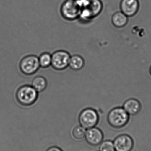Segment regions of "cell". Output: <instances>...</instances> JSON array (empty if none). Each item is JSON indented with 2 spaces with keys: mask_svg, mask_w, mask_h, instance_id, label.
<instances>
[{
  "mask_svg": "<svg viewBox=\"0 0 151 151\" xmlns=\"http://www.w3.org/2000/svg\"><path fill=\"white\" fill-rule=\"evenodd\" d=\"M84 64L83 58L79 55H74L70 58L69 66L72 70L78 71L83 68Z\"/></svg>",
  "mask_w": 151,
  "mask_h": 151,
  "instance_id": "obj_13",
  "label": "cell"
},
{
  "mask_svg": "<svg viewBox=\"0 0 151 151\" xmlns=\"http://www.w3.org/2000/svg\"><path fill=\"white\" fill-rule=\"evenodd\" d=\"M104 135L101 129L94 127L86 131L85 138L87 142L92 146H97L103 142Z\"/></svg>",
  "mask_w": 151,
  "mask_h": 151,
  "instance_id": "obj_9",
  "label": "cell"
},
{
  "mask_svg": "<svg viewBox=\"0 0 151 151\" xmlns=\"http://www.w3.org/2000/svg\"><path fill=\"white\" fill-rule=\"evenodd\" d=\"M129 119V114L123 107H116L110 111L107 116V121L110 126L114 128L125 127Z\"/></svg>",
  "mask_w": 151,
  "mask_h": 151,
  "instance_id": "obj_1",
  "label": "cell"
},
{
  "mask_svg": "<svg viewBox=\"0 0 151 151\" xmlns=\"http://www.w3.org/2000/svg\"><path fill=\"white\" fill-rule=\"evenodd\" d=\"M40 67L39 58L34 55L25 57L20 63V70L25 75L35 74L39 70Z\"/></svg>",
  "mask_w": 151,
  "mask_h": 151,
  "instance_id": "obj_6",
  "label": "cell"
},
{
  "mask_svg": "<svg viewBox=\"0 0 151 151\" xmlns=\"http://www.w3.org/2000/svg\"><path fill=\"white\" fill-rule=\"evenodd\" d=\"M128 17L122 12H116L113 16L112 21L113 24L117 27H122L127 24Z\"/></svg>",
  "mask_w": 151,
  "mask_h": 151,
  "instance_id": "obj_12",
  "label": "cell"
},
{
  "mask_svg": "<svg viewBox=\"0 0 151 151\" xmlns=\"http://www.w3.org/2000/svg\"><path fill=\"white\" fill-rule=\"evenodd\" d=\"M150 73L151 74V67L150 69Z\"/></svg>",
  "mask_w": 151,
  "mask_h": 151,
  "instance_id": "obj_19",
  "label": "cell"
},
{
  "mask_svg": "<svg viewBox=\"0 0 151 151\" xmlns=\"http://www.w3.org/2000/svg\"><path fill=\"white\" fill-rule=\"evenodd\" d=\"M113 142L115 151H131L134 148V141L128 135L118 136Z\"/></svg>",
  "mask_w": 151,
  "mask_h": 151,
  "instance_id": "obj_8",
  "label": "cell"
},
{
  "mask_svg": "<svg viewBox=\"0 0 151 151\" xmlns=\"http://www.w3.org/2000/svg\"><path fill=\"white\" fill-rule=\"evenodd\" d=\"M39 61L40 67L48 68L51 65V55L47 52L43 53L39 57Z\"/></svg>",
  "mask_w": 151,
  "mask_h": 151,
  "instance_id": "obj_15",
  "label": "cell"
},
{
  "mask_svg": "<svg viewBox=\"0 0 151 151\" xmlns=\"http://www.w3.org/2000/svg\"><path fill=\"white\" fill-rule=\"evenodd\" d=\"M121 12L128 17H132L136 14L139 8L138 0H122L121 2Z\"/></svg>",
  "mask_w": 151,
  "mask_h": 151,
  "instance_id": "obj_10",
  "label": "cell"
},
{
  "mask_svg": "<svg viewBox=\"0 0 151 151\" xmlns=\"http://www.w3.org/2000/svg\"><path fill=\"white\" fill-rule=\"evenodd\" d=\"M99 151H115L113 142L109 140L102 142L100 144Z\"/></svg>",
  "mask_w": 151,
  "mask_h": 151,
  "instance_id": "obj_17",
  "label": "cell"
},
{
  "mask_svg": "<svg viewBox=\"0 0 151 151\" xmlns=\"http://www.w3.org/2000/svg\"><path fill=\"white\" fill-rule=\"evenodd\" d=\"M123 108L129 115H135L141 111V104L137 99H130L125 102Z\"/></svg>",
  "mask_w": 151,
  "mask_h": 151,
  "instance_id": "obj_11",
  "label": "cell"
},
{
  "mask_svg": "<svg viewBox=\"0 0 151 151\" xmlns=\"http://www.w3.org/2000/svg\"><path fill=\"white\" fill-rule=\"evenodd\" d=\"M38 92L32 85H24L18 89L16 94L20 104L24 106L33 104L37 100Z\"/></svg>",
  "mask_w": 151,
  "mask_h": 151,
  "instance_id": "obj_3",
  "label": "cell"
},
{
  "mask_svg": "<svg viewBox=\"0 0 151 151\" xmlns=\"http://www.w3.org/2000/svg\"><path fill=\"white\" fill-rule=\"evenodd\" d=\"M46 151H63L62 149L57 146H54L50 147Z\"/></svg>",
  "mask_w": 151,
  "mask_h": 151,
  "instance_id": "obj_18",
  "label": "cell"
},
{
  "mask_svg": "<svg viewBox=\"0 0 151 151\" xmlns=\"http://www.w3.org/2000/svg\"><path fill=\"white\" fill-rule=\"evenodd\" d=\"M70 54L64 50H58L51 55L52 67L57 70H62L69 66Z\"/></svg>",
  "mask_w": 151,
  "mask_h": 151,
  "instance_id": "obj_7",
  "label": "cell"
},
{
  "mask_svg": "<svg viewBox=\"0 0 151 151\" xmlns=\"http://www.w3.org/2000/svg\"><path fill=\"white\" fill-rule=\"evenodd\" d=\"M32 86L37 92H42L44 91L47 87V81L43 76H36L35 77L32 81Z\"/></svg>",
  "mask_w": 151,
  "mask_h": 151,
  "instance_id": "obj_14",
  "label": "cell"
},
{
  "mask_svg": "<svg viewBox=\"0 0 151 151\" xmlns=\"http://www.w3.org/2000/svg\"><path fill=\"white\" fill-rule=\"evenodd\" d=\"M82 6L76 0H66L61 6L62 17L68 20H74L80 16Z\"/></svg>",
  "mask_w": 151,
  "mask_h": 151,
  "instance_id": "obj_2",
  "label": "cell"
},
{
  "mask_svg": "<svg viewBox=\"0 0 151 151\" xmlns=\"http://www.w3.org/2000/svg\"><path fill=\"white\" fill-rule=\"evenodd\" d=\"M99 120V116L96 111L92 108L84 109L80 113L79 117L80 125L86 129L94 127Z\"/></svg>",
  "mask_w": 151,
  "mask_h": 151,
  "instance_id": "obj_4",
  "label": "cell"
},
{
  "mask_svg": "<svg viewBox=\"0 0 151 151\" xmlns=\"http://www.w3.org/2000/svg\"><path fill=\"white\" fill-rule=\"evenodd\" d=\"M102 8L103 4L100 0H88L82 7L80 17L83 19L93 18L100 13Z\"/></svg>",
  "mask_w": 151,
  "mask_h": 151,
  "instance_id": "obj_5",
  "label": "cell"
},
{
  "mask_svg": "<svg viewBox=\"0 0 151 151\" xmlns=\"http://www.w3.org/2000/svg\"><path fill=\"white\" fill-rule=\"evenodd\" d=\"M86 129L81 126H77L72 130V136L74 139L80 140L85 138L86 134Z\"/></svg>",
  "mask_w": 151,
  "mask_h": 151,
  "instance_id": "obj_16",
  "label": "cell"
}]
</instances>
